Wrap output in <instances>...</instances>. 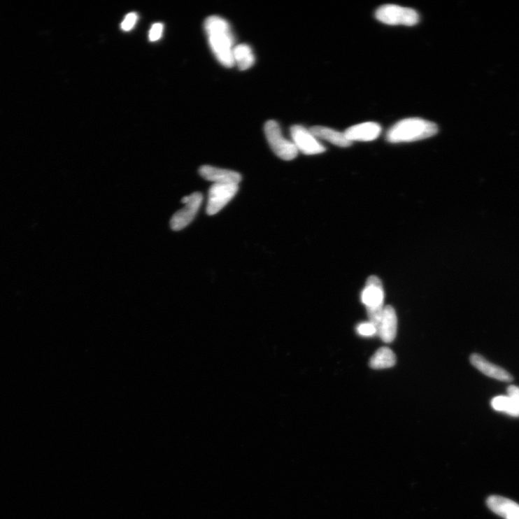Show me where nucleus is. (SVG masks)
Wrapping results in <instances>:
<instances>
[{"label": "nucleus", "mask_w": 519, "mask_h": 519, "mask_svg": "<svg viewBox=\"0 0 519 519\" xmlns=\"http://www.w3.org/2000/svg\"><path fill=\"white\" fill-rule=\"evenodd\" d=\"M199 174L205 180L214 184H239L242 180L240 173L227 169H218L211 165H204L199 169Z\"/></svg>", "instance_id": "nucleus-9"}, {"label": "nucleus", "mask_w": 519, "mask_h": 519, "mask_svg": "<svg viewBox=\"0 0 519 519\" xmlns=\"http://www.w3.org/2000/svg\"><path fill=\"white\" fill-rule=\"evenodd\" d=\"M384 299L385 292L381 279L376 276L369 277L362 293L361 299L366 306L369 322L376 327L377 332L385 306Z\"/></svg>", "instance_id": "nucleus-3"}, {"label": "nucleus", "mask_w": 519, "mask_h": 519, "mask_svg": "<svg viewBox=\"0 0 519 519\" xmlns=\"http://www.w3.org/2000/svg\"><path fill=\"white\" fill-rule=\"evenodd\" d=\"M397 318L395 311L392 306H385L377 336L383 342L390 343L394 340L397 336Z\"/></svg>", "instance_id": "nucleus-13"}, {"label": "nucleus", "mask_w": 519, "mask_h": 519, "mask_svg": "<svg viewBox=\"0 0 519 519\" xmlns=\"http://www.w3.org/2000/svg\"><path fill=\"white\" fill-rule=\"evenodd\" d=\"M397 360L394 352L388 347L377 350L371 357L369 365L374 369H384L394 367Z\"/></svg>", "instance_id": "nucleus-15"}, {"label": "nucleus", "mask_w": 519, "mask_h": 519, "mask_svg": "<svg viewBox=\"0 0 519 519\" xmlns=\"http://www.w3.org/2000/svg\"><path fill=\"white\" fill-rule=\"evenodd\" d=\"M163 29L164 27L162 23H155V24L152 27L149 34L150 41H158L162 37Z\"/></svg>", "instance_id": "nucleus-20"}, {"label": "nucleus", "mask_w": 519, "mask_h": 519, "mask_svg": "<svg viewBox=\"0 0 519 519\" xmlns=\"http://www.w3.org/2000/svg\"><path fill=\"white\" fill-rule=\"evenodd\" d=\"M317 138L329 141L341 148H348L352 144L344 133L325 127L316 126L310 129Z\"/></svg>", "instance_id": "nucleus-14"}, {"label": "nucleus", "mask_w": 519, "mask_h": 519, "mask_svg": "<svg viewBox=\"0 0 519 519\" xmlns=\"http://www.w3.org/2000/svg\"><path fill=\"white\" fill-rule=\"evenodd\" d=\"M291 136L292 143L298 152L300 151L304 155H315L321 154L326 150L311 131L302 126L294 125L292 127Z\"/></svg>", "instance_id": "nucleus-8"}, {"label": "nucleus", "mask_w": 519, "mask_h": 519, "mask_svg": "<svg viewBox=\"0 0 519 519\" xmlns=\"http://www.w3.org/2000/svg\"><path fill=\"white\" fill-rule=\"evenodd\" d=\"M268 143L273 152L280 159L290 161L297 157L298 150L292 141L283 136L279 125L275 121H269L265 127Z\"/></svg>", "instance_id": "nucleus-5"}, {"label": "nucleus", "mask_w": 519, "mask_h": 519, "mask_svg": "<svg viewBox=\"0 0 519 519\" xmlns=\"http://www.w3.org/2000/svg\"><path fill=\"white\" fill-rule=\"evenodd\" d=\"M382 131L379 124L366 122L349 127L345 132L346 138L353 141H371L378 138Z\"/></svg>", "instance_id": "nucleus-11"}, {"label": "nucleus", "mask_w": 519, "mask_h": 519, "mask_svg": "<svg viewBox=\"0 0 519 519\" xmlns=\"http://www.w3.org/2000/svg\"><path fill=\"white\" fill-rule=\"evenodd\" d=\"M375 17L385 24L390 26L413 27L419 22L420 16L413 9L396 5H385L376 10Z\"/></svg>", "instance_id": "nucleus-4"}, {"label": "nucleus", "mask_w": 519, "mask_h": 519, "mask_svg": "<svg viewBox=\"0 0 519 519\" xmlns=\"http://www.w3.org/2000/svg\"><path fill=\"white\" fill-rule=\"evenodd\" d=\"M357 332L363 337H373L378 334L376 327L370 322L359 324L357 327Z\"/></svg>", "instance_id": "nucleus-18"}, {"label": "nucleus", "mask_w": 519, "mask_h": 519, "mask_svg": "<svg viewBox=\"0 0 519 519\" xmlns=\"http://www.w3.org/2000/svg\"><path fill=\"white\" fill-rule=\"evenodd\" d=\"M204 30L210 48L219 62L225 67H232L234 65V46L229 23L222 17L212 15L206 19Z\"/></svg>", "instance_id": "nucleus-1"}, {"label": "nucleus", "mask_w": 519, "mask_h": 519, "mask_svg": "<svg viewBox=\"0 0 519 519\" xmlns=\"http://www.w3.org/2000/svg\"><path fill=\"white\" fill-rule=\"evenodd\" d=\"M508 396L513 399L519 404V388L510 386L507 389Z\"/></svg>", "instance_id": "nucleus-21"}, {"label": "nucleus", "mask_w": 519, "mask_h": 519, "mask_svg": "<svg viewBox=\"0 0 519 519\" xmlns=\"http://www.w3.org/2000/svg\"><path fill=\"white\" fill-rule=\"evenodd\" d=\"M470 362L471 365L491 378L502 382H511L513 380L512 375L504 369L489 362L478 353H474L470 357Z\"/></svg>", "instance_id": "nucleus-10"}, {"label": "nucleus", "mask_w": 519, "mask_h": 519, "mask_svg": "<svg viewBox=\"0 0 519 519\" xmlns=\"http://www.w3.org/2000/svg\"><path fill=\"white\" fill-rule=\"evenodd\" d=\"M486 504L494 513L505 519H511L519 516V504L509 499L499 497V495H491L488 498Z\"/></svg>", "instance_id": "nucleus-12"}, {"label": "nucleus", "mask_w": 519, "mask_h": 519, "mask_svg": "<svg viewBox=\"0 0 519 519\" xmlns=\"http://www.w3.org/2000/svg\"><path fill=\"white\" fill-rule=\"evenodd\" d=\"M491 406L495 411L505 412L519 417V404L509 396H499L492 399Z\"/></svg>", "instance_id": "nucleus-17"}, {"label": "nucleus", "mask_w": 519, "mask_h": 519, "mask_svg": "<svg viewBox=\"0 0 519 519\" xmlns=\"http://www.w3.org/2000/svg\"><path fill=\"white\" fill-rule=\"evenodd\" d=\"M233 58L234 64L237 65L241 70L248 69L255 63V56L251 47L246 43L234 47Z\"/></svg>", "instance_id": "nucleus-16"}, {"label": "nucleus", "mask_w": 519, "mask_h": 519, "mask_svg": "<svg viewBox=\"0 0 519 519\" xmlns=\"http://www.w3.org/2000/svg\"><path fill=\"white\" fill-rule=\"evenodd\" d=\"M511 519H519V516H516L515 518H511Z\"/></svg>", "instance_id": "nucleus-22"}, {"label": "nucleus", "mask_w": 519, "mask_h": 519, "mask_svg": "<svg viewBox=\"0 0 519 519\" xmlns=\"http://www.w3.org/2000/svg\"><path fill=\"white\" fill-rule=\"evenodd\" d=\"M239 188L238 184L212 185L208 191L207 214H218L238 193Z\"/></svg>", "instance_id": "nucleus-6"}, {"label": "nucleus", "mask_w": 519, "mask_h": 519, "mask_svg": "<svg viewBox=\"0 0 519 519\" xmlns=\"http://www.w3.org/2000/svg\"><path fill=\"white\" fill-rule=\"evenodd\" d=\"M438 132V126L434 122L411 118L394 125L387 134L390 143H412L434 136Z\"/></svg>", "instance_id": "nucleus-2"}, {"label": "nucleus", "mask_w": 519, "mask_h": 519, "mask_svg": "<svg viewBox=\"0 0 519 519\" xmlns=\"http://www.w3.org/2000/svg\"><path fill=\"white\" fill-rule=\"evenodd\" d=\"M138 16L134 13H129L124 21L122 22V29L125 31H131L134 26L136 25V22L137 21Z\"/></svg>", "instance_id": "nucleus-19"}, {"label": "nucleus", "mask_w": 519, "mask_h": 519, "mask_svg": "<svg viewBox=\"0 0 519 519\" xmlns=\"http://www.w3.org/2000/svg\"><path fill=\"white\" fill-rule=\"evenodd\" d=\"M203 201V195L196 192L190 196L185 197L181 202L185 206L176 212L171 220V227L175 231H179L190 225L196 218Z\"/></svg>", "instance_id": "nucleus-7"}]
</instances>
